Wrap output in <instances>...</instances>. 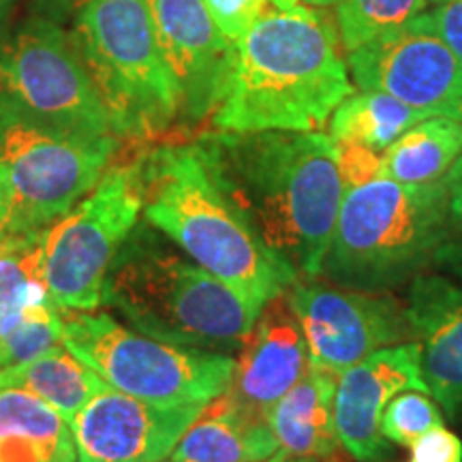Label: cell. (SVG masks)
I'll list each match as a JSON object with an SVG mask.
<instances>
[{"label": "cell", "instance_id": "cell-1", "mask_svg": "<svg viewBox=\"0 0 462 462\" xmlns=\"http://www.w3.org/2000/svg\"><path fill=\"white\" fill-rule=\"evenodd\" d=\"M199 148L265 251L298 279L319 276L345 189L321 131H215Z\"/></svg>", "mask_w": 462, "mask_h": 462}, {"label": "cell", "instance_id": "cell-2", "mask_svg": "<svg viewBox=\"0 0 462 462\" xmlns=\"http://www.w3.org/2000/svg\"><path fill=\"white\" fill-rule=\"evenodd\" d=\"M354 95L340 34L321 11H268L231 48L212 107L215 131H319Z\"/></svg>", "mask_w": 462, "mask_h": 462}, {"label": "cell", "instance_id": "cell-3", "mask_svg": "<svg viewBox=\"0 0 462 462\" xmlns=\"http://www.w3.org/2000/svg\"><path fill=\"white\" fill-rule=\"evenodd\" d=\"M142 218L259 310L296 281L265 251L225 193L199 143H165L137 159Z\"/></svg>", "mask_w": 462, "mask_h": 462}, {"label": "cell", "instance_id": "cell-4", "mask_svg": "<svg viewBox=\"0 0 462 462\" xmlns=\"http://www.w3.org/2000/svg\"><path fill=\"white\" fill-rule=\"evenodd\" d=\"M101 306L163 343L227 356L246 345L262 313L143 218L109 265Z\"/></svg>", "mask_w": 462, "mask_h": 462}, {"label": "cell", "instance_id": "cell-5", "mask_svg": "<svg viewBox=\"0 0 462 462\" xmlns=\"http://www.w3.org/2000/svg\"><path fill=\"white\" fill-rule=\"evenodd\" d=\"M449 231L443 178L426 184L379 178L345 193L319 276L337 287L390 293L435 270Z\"/></svg>", "mask_w": 462, "mask_h": 462}, {"label": "cell", "instance_id": "cell-6", "mask_svg": "<svg viewBox=\"0 0 462 462\" xmlns=\"http://www.w3.org/2000/svg\"><path fill=\"white\" fill-rule=\"evenodd\" d=\"M71 39L118 140H146L180 118V99L146 0H90L73 17Z\"/></svg>", "mask_w": 462, "mask_h": 462}, {"label": "cell", "instance_id": "cell-7", "mask_svg": "<svg viewBox=\"0 0 462 462\" xmlns=\"http://www.w3.org/2000/svg\"><path fill=\"white\" fill-rule=\"evenodd\" d=\"M62 346L109 388L154 402L208 404L236 371L234 356L163 343L95 310H62Z\"/></svg>", "mask_w": 462, "mask_h": 462}, {"label": "cell", "instance_id": "cell-8", "mask_svg": "<svg viewBox=\"0 0 462 462\" xmlns=\"http://www.w3.org/2000/svg\"><path fill=\"white\" fill-rule=\"evenodd\" d=\"M118 137L82 135L0 106V163L11 187L7 234L54 225L84 199L112 165Z\"/></svg>", "mask_w": 462, "mask_h": 462}, {"label": "cell", "instance_id": "cell-9", "mask_svg": "<svg viewBox=\"0 0 462 462\" xmlns=\"http://www.w3.org/2000/svg\"><path fill=\"white\" fill-rule=\"evenodd\" d=\"M0 106L82 135H114L107 109L71 34L37 15L0 39Z\"/></svg>", "mask_w": 462, "mask_h": 462}, {"label": "cell", "instance_id": "cell-10", "mask_svg": "<svg viewBox=\"0 0 462 462\" xmlns=\"http://www.w3.org/2000/svg\"><path fill=\"white\" fill-rule=\"evenodd\" d=\"M140 217L135 161L109 165L97 187L43 231V282L58 309H99L109 265Z\"/></svg>", "mask_w": 462, "mask_h": 462}, {"label": "cell", "instance_id": "cell-11", "mask_svg": "<svg viewBox=\"0 0 462 462\" xmlns=\"http://www.w3.org/2000/svg\"><path fill=\"white\" fill-rule=\"evenodd\" d=\"M317 279H298L285 289L313 368L340 377L373 351L415 340L407 306L401 300Z\"/></svg>", "mask_w": 462, "mask_h": 462}, {"label": "cell", "instance_id": "cell-12", "mask_svg": "<svg viewBox=\"0 0 462 462\" xmlns=\"http://www.w3.org/2000/svg\"><path fill=\"white\" fill-rule=\"evenodd\" d=\"M351 79L362 90H379L426 116L462 123V62L421 14L401 31L351 50Z\"/></svg>", "mask_w": 462, "mask_h": 462}, {"label": "cell", "instance_id": "cell-13", "mask_svg": "<svg viewBox=\"0 0 462 462\" xmlns=\"http://www.w3.org/2000/svg\"><path fill=\"white\" fill-rule=\"evenodd\" d=\"M204 407L103 390L71 421L78 462H167Z\"/></svg>", "mask_w": 462, "mask_h": 462}, {"label": "cell", "instance_id": "cell-14", "mask_svg": "<svg viewBox=\"0 0 462 462\" xmlns=\"http://www.w3.org/2000/svg\"><path fill=\"white\" fill-rule=\"evenodd\" d=\"M404 390L429 392L418 340L373 351L340 374L334 396V430L340 448L356 462L388 458L390 446L381 435V415Z\"/></svg>", "mask_w": 462, "mask_h": 462}, {"label": "cell", "instance_id": "cell-15", "mask_svg": "<svg viewBox=\"0 0 462 462\" xmlns=\"http://www.w3.org/2000/svg\"><path fill=\"white\" fill-rule=\"evenodd\" d=\"M154 34L176 84L180 118L201 123L215 107L234 43L204 0H146Z\"/></svg>", "mask_w": 462, "mask_h": 462}, {"label": "cell", "instance_id": "cell-16", "mask_svg": "<svg viewBox=\"0 0 462 462\" xmlns=\"http://www.w3.org/2000/svg\"><path fill=\"white\" fill-rule=\"evenodd\" d=\"M310 368L309 346L287 293L274 296L259 313L255 328L236 360L229 396L248 411L263 415Z\"/></svg>", "mask_w": 462, "mask_h": 462}, {"label": "cell", "instance_id": "cell-17", "mask_svg": "<svg viewBox=\"0 0 462 462\" xmlns=\"http://www.w3.org/2000/svg\"><path fill=\"white\" fill-rule=\"evenodd\" d=\"M409 321L421 345V373L429 392L449 418L462 415V282L426 273L409 282Z\"/></svg>", "mask_w": 462, "mask_h": 462}, {"label": "cell", "instance_id": "cell-18", "mask_svg": "<svg viewBox=\"0 0 462 462\" xmlns=\"http://www.w3.org/2000/svg\"><path fill=\"white\" fill-rule=\"evenodd\" d=\"M279 452L268 420L225 392L201 409L173 448L170 462H265Z\"/></svg>", "mask_w": 462, "mask_h": 462}, {"label": "cell", "instance_id": "cell-19", "mask_svg": "<svg viewBox=\"0 0 462 462\" xmlns=\"http://www.w3.org/2000/svg\"><path fill=\"white\" fill-rule=\"evenodd\" d=\"M337 374L310 366L302 379L265 413L270 430L289 458L334 462L338 439L334 430Z\"/></svg>", "mask_w": 462, "mask_h": 462}, {"label": "cell", "instance_id": "cell-20", "mask_svg": "<svg viewBox=\"0 0 462 462\" xmlns=\"http://www.w3.org/2000/svg\"><path fill=\"white\" fill-rule=\"evenodd\" d=\"M0 462H78L71 424L26 390H0Z\"/></svg>", "mask_w": 462, "mask_h": 462}, {"label": "cell", "instance_id": "cell-21", "mask_svg": "<svg viewBox=\"0 0 462 462\" xmlns=\"http://www.w3.org/2000/svg\"><path fill=\"white\" fill-rule=\"evenodd\" d=\"M9 388L39 396L71 424L75 415L109 385L67 346L58 345L31 362L0 368V390Z\"/></svg>", "mask_w": 462, "mask_h": 462}, {"label": "cell", "instance_id": "cell-22", "mask_svg": "<svg viewBox=\"0 0 462 462\" xmlns=\"http://www.w3.org/2000/svg\"><path fill=\"white\" fill-rule=\"evenodd\" d=\"M462 154V123L430 116L383 150L385 178L404 184L441 180Z\"/></svg>", "mask_w": 462, "mask_h": 462}, {"label": "cell", "instance_id": "cell-23", "mask_svg": "<svg viewBox=\"0 0 462 462\" xmlns=\"http://www.w3.org/2000/svg\"><path fill=\"white\" fill-rule=\"evenodd\" d=\"M43 231H0V338L14 330L34 304L50 298L43 282Z\"/></svg>", "mask_w": 462, "mask_h": 462}, {"label": "cell", "instance_id": "cell-24", "mask_svg": "<svg viewBox=\"0 0 462 462\" xmlns=\"http://www.w3.org/2000/svg\"><path fill=\"white\" fill-rule=\"evenodd\" d=\"M430 118L379 90L354 92L330 116L332 140L360 142L373 150L392 146L404 131Z\"/></svg>", "mask_w": 462, "mask_h": 462}, {"label": "cell", "instance_id": "cell-25", "mask_svg": "<svg viewBox=\"0 0 462 462\" xmlns=\"http://www.w3.org/2000/svg\"><path fill=\"white\" fill-rule=\"evenodd\" d=\"M429 0H338L337 28L346 51L401 31L424 14Z\"/></svg>", "mask_w": 462, "mask_h": 462}, {"label": "cell", "instance_id": "cell-26", "mask_svg": "<svg viewBox=\"0 0 462 462\" xmlns=\"http://www.w3.org/2000/svg\"><path fill=\"white\" fill-rule=\"evenodd\" d=\"M58 345H62V309L45 298L0 338V368L31 362Z\"/></svg>", "mask_w": 462, "mask_h": 462}, {"label": "cell", "instance_id": "cell-27", "mask_svg": "<svg viewBox=\"0 0 462 462\" xmlns=\"http://www.w3.org/2000/svg\"><path fill=\"white\" fill-rule=\"evenodd\" d=\"M443 426V415L426 392L404 390L396 394L381 415V435L402 448H411L426 432Z\"/></svg>", "mask_w": 462, "mask_h": 462}, {"label": "cell", "instance_id": "cell-28", "mask_svg": "<svg viewBox=\"0 0 462 462\" xmlns=\"http://www.w3.org/2000/svg\"><path fill=\"white\" fill-rule=\"evenodd\" d=\"M449 206V240L439 251L435 270L462 282V154L446 173Z\"/></svg>", "mask_w": 462, "mask_h": 462}, {"label": "cell", "instance_id": "cell-29", "mask_svg": "<svg viewBox=\"0 0 462 462\" xmlns=\"http://www.w3.org/2000/svg\"><path fill=\"white\" fill-rule=\"evenodd\" d=\"M337 167L345 193L351 189L379 180V178H385L383 154L379 157L377 150L364 146L360 142H337Z\"/></svg>", "mask_w": 462, "mask_h": 462}, {"label": "cell", "instance_id": "cell-30", "mask_svg": "<svg viewBox=\"0 0 462 462\" xmlns=\"http://www.w3.org/2000/svg\"><path fill=\"white\" fill-rule=\"evenodd\" d=\"M212 20L231 43L251 31L270 11V0H204Z\"/></svg>", "mask_w": 462, "mask_h": 462}, {"label": "cell", "instance_id": "cell-31", "mask_svg": "<svg viewBox=\"0 0 462 462\" xmlns=\"http://www.w3.org/2000/svg\"><path fill=\"white\" fill-rule=\"evenodd\" d=\"M409 449V462H462V441L446 426H437L421 435Z\"/></svg>", "mask_w": 462, "mask_h": 462}, {"label": "cell", "instance_id": "cell-32", "mask_svg": "<svg viewBox=\"0 0 462 462\" xmlns=\"http://www.w3.org/2000/svg\"><path fill=\"white\" fill-rule=\"evenodd\" d=\"M421 17L462 62V0H448L429 14H421Z\"/></svg>", "mask_w": 462, "mask_h": 462}, {"label": "cell", "instance_id": "cell-33", "mask_svg": "<svg viewBox=\"0 0 462 462\" xmlns=\"http://www.w3.org/2000/svg\"><path fill=\"white\" fill-rule=\"evenodd\" d=\"M88 3L90 0H34V7H37L39 15L60 22L62 15L78 14V11Z\"/></svg>", "mask_w": 462, "mask_h": 462}, {"label": "cell", "instance_id": "cell-34", "mask_svg": "<svg viewBox=\"0 0 462 462\" xmlns=\"http://www.w3.org/2000/svg\"><path fill=\"white\" fill-rule=\"evenodd\" d=\"M9 210H11V187L7 180V173H5V167L0 163V229H3L5 223H7Z\"/></svg>", "mask_w": 462, "mask_h": 462}, {"label": "cell", "instance_id": "cell-35", "mask_svg": "<svg viewBox=\"0 0 462 462\" xmlns=\"http://www.w3.org/2000/svg\"><path fill=\"white\" fill-rule=\"evenodd\" d=\"M15 0H0V39H3L5 28H7L11 9H14Z\"/></svg>", "mask_w": 462, "mask_h": 462}, {"label": "cell", "instance_id": "cell-36", "mask_svg": "<svg viewBox=\"0 0 462 462\" xmlns=\"http://www.w3.org/2000/svg\"><path fill=\"white\" fill-rule=\"evenodd\" d=\"M270 3L274 5L276 9H291V7H296V5L300 3V0H270Z\"/></svg>", "mask_w": 462, "mask_h": 462}, {"label": "cell", "instance_id": "cell-37", "mask_svg": "<svg viewBox=\"0 0 462 462\" xmlns=\"http://www.w3.org/2000/svg\"><path fill=\"white\" fill-rule=\"evenodd\" d=\"M338 0H309L310 7H330V5H337Z\"/></svg>", "mask_w": 462, "mask_h": 462}, {"label": "cell", "instance_id": "cell-38", "mask_svg": "<svg viewBox=\"0 0 462 462\" xmlns=\"http://www.w3.org/2000/svg\"><path fill=\"white\" fill-rule=\"evenodd\" d=\"M265 462H289V456H287V454L282 452V449H281L279 454L273 456V458H270V460H265Z\"/></svg>", "mask_w": 462, "mask_h": 462}, {"label": "cell", "instance_id": "cell-39", "mask_svg": "<svg viewBox=\"0 0 462 462\" xmlns=\"http://www.w3.org/2000/svg\"><path fill=\"white\" fill-rule=\"evenodd\" d=\"M429 3H437V5H441V3H448V0H429Z\"/></svg>", "mask_w": 462, "mask_h": 462}]
</instances>
